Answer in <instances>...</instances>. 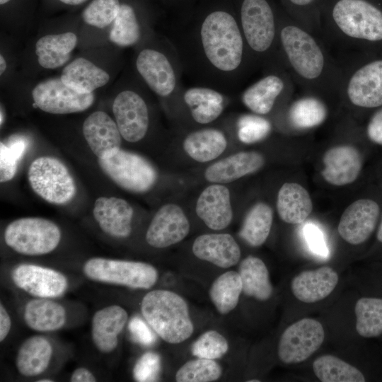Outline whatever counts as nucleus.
I'll use <instances>...</instances> for the list:
<instances>
[{
	"label": "nucleus",
	"mask_w": 382,
	"mask_h": 382,
	"mask_svg": "<svg viewBox=\"0 0 382 382\" xmlns=\"http://www.w3.org/2000/svg\"><path fill=\"white\" fill-rule=\"evenodd\" d=\"M323 179L330 185L342 186L358 178L362 168L360 151L352 145H340L329 149L323 157Z\"/></svg>",
	"instance_id": "nucleus-21"
},
{
	"label": "nucleus",
	"mask_w": 382,
	"mask_h": 382,
	"mask_svg": "<svg viewBox=\"0 0 382 382\" xmlns=\"http://www.w3.org/2000/svg\"><path fill=\"white\" fill-rule=\"evenodd\" d=\"M277 209L283 221L291 224H301L312 212V200L308 191L301 185L286 183L278 192Z\"/></svg>",
	"instance_id": "nucleus-29"
},
{
	"label": "nucleus",
	"mask_w": 382,
	"mask_h": 382,
	"mask_svg": "<svg viewBox=\"0 0 382 382\" xmlns=\"http://www.w3.org/2000/svg\"><path fill=\"white\" fill-rule=\"evenodd\" d=\"M61 240V231L50 220L25 217L11 222L4 231L6 245L25 255H40L54 250Z\"/></svg>",
	"instance_id": "nucleus-7"
},
{
	"label": "nucleus",
	"mask_w": 382,
	"mask_h": 382,
	"mask_svg": "<svg viewBox=\"0 0 382 382\" xmlns=\"http://www.w3.org/2000/svg\"><path fill=\"white\" fill-rule=\"evenodd\" d=\"M60 2L69 6H77L84 3L86 0H58Z\"/></svg>",
	"instance_id": "nucleus-53"
},
{
	"label": "nucleus",
	"mask_w": 382,
	"mask_h": 382,
	"mask_svg": "<svg viewBox=\"0 0 382 382\" xmlns=\"http://www.w3.org/2000/svg\"><path fill=\"white\" fill-rule=\"evenodd\" d=\"M7 67L6 61L2 54H0V74L2 75Z\"/></svg>",
	"instance_id": "nucleus-54"
},
{
	"label": "nucleus",
	"mask_w": 382,
	"mask_h": 382,
	"mask_svg": "<svg viewBox=\"0 0 382 382\" xmlns=\"http://www.w3.org/2000/svg\"><path fill=\"white\" fill-rule=\"evenodd\" d=\"M11 277L21 289L38 298H57L66 290V277L60 272L33 264L16 267Z\"/></svg>",
	"instance_id": "nucleus-17"
},
{
	"label": "nucleus",
	"mask_w": 382,
	"mask_h": 382,
	"mask_svg": "<svg viewBox=\"0 0 382 382\" xmlns=\"http://www.w3.org/2000/svg\"><path fill=\"white\" fill-rule=\"evenodd\" d=\"M23 318L26 325L32 330L50 332L63 327L66 315L61 304L49 299L39 298L27 303Z\"/></svg>",
	"instance_id": "nucleus-32"
},
{
	"label": "nucleus",
	"mask_w": 382,
	"mask_h": 382,
	"mask_svg": "<svg viewBox=\"0 0 382 382\" xmlns=\"http://www.w3.org/2000/svg\"><path fill=\"white\" fill-rule=\"evenodd\" d=\"M236 125L239 141L248 144L264 140L272 127L267 118L255 113L241 115L238 117Z\"/></svg>",
	"instance_id": "nucleus-43"
},
{
	"label": "nucleus",
	"mask_w": 382,
	"mask_h": 382,
	"mask_svg": "<svg viewBox=\"0 0 382 382\" xmlns=\"http://www.w3.org/2000/svg\"><path fill=\"white\" fill-rule=\"evenodd\" d=\"M289 124L297 129H308L321 125L327 118L328 108L322 98L310 93L294 100L288 110Z\"/></svg>",
	"instance_id": "nucleus-35"
},
{
	"label": "nucleus",
	"mask_w": 382,
	"mask_h": 382,
	"mask_svg": "<svg viewBox=\"0 0 382 382\" xmlns=\"http://www.w3.org/2000/svg\"><path fill=\"white\" fill-rule=\"evenodd\" d=\"M112 112L125 140L135 143L145 137L150 114L146 100L139 91L127 88L117 93L112 103Z\"/></svg>",
	"instance_id": "nucleus-15"
},
{
	"label": "nucleus",
	"mask_w": 382,
	"mask_h": 382,
	"mask_svg": "<svg viewBox=\"0 0 382 382\" xmlns=\"http://www.w3.org/2000/svg\"><path fill=\"white\" fill-rule=\"evenodd\" d=\"M190 228V222L181 207L175 204H166L152 219L146 233V241L154 248H166L183 240L189 233Z\"/></svg>",
	"instance_id": "nucleus-19"
},
{
	"label": "nucleus",
	"mask_w": 382,
	"mask_h": 382,
	"mask_svg": "<svg viewBox=\"0 0 382 382\" xmlns=\"http://www.w3.org/2000/svg\"><path fill=\"white\" fill-rule=\"evenodd\" d=\"M82 132L90 149L99 159L111 158L121 149L122 136L118 127L103 111H95L88 116Z\"/></svg>",
	"instance_id": "nucleus-20"
},
{
	"label": "nucleus",
	"mask_w": 382,
	"mask_h": 382,
	"mask_svg": "<svg viewBox=\"0 0 382 382\" xmlns=\"http://www.w3.org/2000/svg\"><path fill=\"white\" fill-rule=\"evenodd\" d=\"M127 311L118 305H112L96 312L92 319L91 335L96 348L110 353L117 347L118 336L127 323Z\"/></svg>",
	"instance_id": "nucleus-27"
},
{
	"label": "nucleus",
	"mask_w": 382,
	"mask_h": 382,
	"mask_svg": "<svg viewBox=\"0 0 382 382\" xmlns=\"http://www.w3.org/2000/svg\"><path fill=\"white\" fill-rule=\"evenodd\" d=\"M228 350L226 338L216 330H209L201 335L192 345V355L203 359H216Z\"/></svg>",
	"instance_id": "nucleus-46"
},
{
	"label": "nucleus",
	"mask_w": 382,
	"mask_h": 382,
	"mask_svg": "<svg viewBox=\"0 0 382 382\" xmlns=\"http://www.w3.org/2000/svg\"><path fill=\"white\" fill-rule=\"evenodd\" d=\"M135 68L146 86L163 100L170 101L183 86L182 65L169 38L143 46L137 52Z\"/></svg>",
	"instance_id": "nucleus-6"
},
{
	"label": "nucleus",
	"mask_w": 382,
	"mask_h": 382,
	"mask_svg": "<svg viewBox=\"0 0 382 382\" xmlns=\"http://www.w3.org/2000/svg\"><path fill=\"white\" fill-rule=\"evenodd\" d=\"M37 381L38 382H52L53 380H50V379H48V378H44V379L38 380Z\"/></svg>",
	"instance_id": "nucleus-56"
},
{
	"label": "nucleus",
	"mask_w": 382,
	"mask_h": 382,
	"mask_svg": "<svg viewBox=\"0 0 382 382\" xmlns=\"http://www.w3.org/2000/svg\"><path fill=\"white\" fill-rule=\"evenodd\" d=\"M315 375L322 382H364L363 374L356 367L330 354L318 357L313 364Z\"/></svg>",
	"instance_id": "nucleus-39"
},
{
	"label": "nucleus",
	"mask_w": 382,
	"mask_h": 382,
	"mask_svg": "<svg viewBox=\"0 0 382 382\" xmlns=\"http://www.w3.org/2000/svg\"><path fill=\"white\" fill-rule=\"evenodd\" d=\"M147 324L141 318L134 317L129 322V329L134 340L149 346L155 342L156 336Z\"/></svg>",
	"instance_id": "nucleus-49"
},
{
	"label": "nucleus",
	"mask_w": 382,
	"mask_h": 382,
	"mask_svg": "<svg viewBox=\"0 0 382 382\" xmlns=\"http://www.w3.org/2000/svg\"><path fill=\"white\" fill-rule=\"evenodd\" d=\"M93 214L102 231L109 236L123 238L130 235L134 210L126 200L115 197H98Z\"/></svg>",
	"instance_id": "nucleus-22"
},
{
	"label": "nucleus",
	"mask_w": 382,
	"mask_h": 382,
	"mask_svg": "<svg viewBox=\"0 0 382 382\" xmlns=\"http://www.w3.org/2000/svg\"><path fill=\"white\" fill-rule=\"evenodd\" d=\"M11 326V318L2 303L0 305V341L7 337Z\"/></svg>",
	"instance_id": "nucleus-51"
},
{
	"label": "nucleus",
	"mask_w": 382,
	"mask_h": 382,
	"mask_svg": "<svg viewBox=\"0 0 382 382\" xmlns=\"http://www.w3.org/2000/svg\"><path fill=\"white\" fill-rule=\"evenodd\" d=\"M35 105L51 114L83 112L94 102L93 93H83L64 83L60 77L37 83L32 91Z\"/></svg>",
	"instance_id": "nucleus-13"
},
{
	"label": "nucleus",
	"mask_w": 382,
	"mask_h": 382,
	"mask_svg": "<svg viewBox=\"0 0 382 382\" xmlns=\"http://www.w3.org/2000/svg\"><path fill=\"white\" fill-rule=\"evenodd\" d=\"M356 330L364 337H375L382 334V299L364 297L354 307Z\"/></svg>",
	"instance_id": "nucleus-40"
},
{
	"label": "nucleus",
	"mask_w": 382,
	"mask_h": 382,
	"mask_svg": "<svg viewBox=\"0 0 382 382\" xmlns=\"http://www.w3.org/2000/svg\"><path fill=\"white\" fill-rule=\"evenodd\" d=\"M242 291V282L238 272L228 271L214 281L209 294L217 311L225 315L236 307Z\"/></svg>",
	"instance_id": "nucleus-38"
},
{
	"label": "nucleus",
	"mask_w": 382,
	"mask_h": 382,
	"mask_svg": "<svg viewBox=\"0 0 382 382\" xmlns=\"http://www.w3.org/2000/svg\"><path fill=\"white\" fill-rule=\"evenodd\" d=\"M324 337V329L320 322L303 318L289 325L281 335L279 358L287 364L302 362L319 349Z\"/></svg>",
	"instance_id": "nucleus-14"
},
{
	"label": "nucleus",
	"mask_w": 382,
	"mask_h": 382,
	"mask_svg": "<svg viewBox=\"0 0 382 382\" xmlns=\"http://www.w3.org/2000/svg\"><path fill=\"white\" fill-rule=\"evenodd\" d=\"M169 40L183 75L195 85L230 94L255 69L238 18L228 10L207 12L187 28L173 31Z\"/></svg>",
	"instance_id": "nucleus-1"
},
{
	"label": "nucleus",
	"mask_w": 382,
	"mask_h": 382,
	"mask_svg": "<svg viewBox=\"0 0 382 382\" xmlns=\"http://www.w3.org/2000/svg\"><path fill=\"white\" fill-rule=\"evenodd\" d=\"M28 144L25 139H11L7 144L0 143V181L11 180L15 175L18 161L24 154Z\"/></svg>",
	"instance_id": "nucleus-45"
},
{
	"label": "nucleus",
	"mask_w": 382,
	"mask_h": 382,
	"mask_svg": "<svg viewBox=\"0 0 382 382\" xmlns=\"http://www.w3.org/2000/svg\"><path fill=\"white\" fill-rule=\"evenodd\" d=\"M292 89L289 74L281 62L264 68V74L241 93L243 104L253 113L268 115L278 100Z\"/></svg>",
	"instance_id": "nucleus-12"
},
{
	"label": "nucleus",
	"mask_w": 382,
	"mask_h": 382,
	"mask_svg": "<svg viewBox=\"0 0 382 382\" xmlns=\"http://www.w3.org/2000/svg\"><path fill=\"white\" fill-rule=\"evenodd\" d=\"M71 382H94L96 377L88 369L84 367L76 369L71 374Z\"/></svg>",
	"instance_id": "nucleus-52"
},
{
	"label": "nucleus",
	"mask_w": 382,
	"mask_h": 382,
	"mask_svg": "<svg viewBox=\"0 0 382 382\" xmlns=\"http://www.w3.org/2000/svg\"><path fill=\"white\" fill-rule=\"evenodd\" d=\"M60 79L66 85L81 92L93 93L108 83L110 75L90 60L79 57L64 68Z\"/></svg>",
	"instance_id": "nucleus-31"
},
{
	"label": "nucleus",
	"mask_w": 382,
	"mask_h": 382,
	"mask_svg": "<svg viewBox=\"0 0 382 382\" xmlns=\"http://www.w3.org/2000/svg\"><path fill=\"white\" fill-rule=\"evenodd\" d=\"M376 238L379 242L382 243V216L376 233Z\"/></svg>",
	"instance_id": "nucleus-55"
},
{
	"label": "nucleus",
	"mask_w": 382,
	"mask_h": 382,
	"mask_svg": "<svg viewBox=\"0 0 382 382\" xmlns=\"http://www.w3.org/2000/svg\"><path fill=\"white\" fill-rule=\"evenodd\" d=\"M11 0H0V4L1 5H4V4H6V3H8Z\"/></svg>",
	"instance_id": "nucleus-57"
},
{
	"label": "nucleus",
	"mask_w": 382,
	"mask_h": 382,
	"mask_svg": "<svg viewBox=\"0 0 382 382\" xmlns=\"http://www.w3.org/2000/svg\"><path fill=\"white\" fill-rule=\"evenodd\" d=\"M230 99L229 94L216 89L195 85L180 87L173 103H180L196 124L205 125L216 120L223 113Z\"/></svg>",
	"instance_id": "nucleus-16"
},
{
	"label": "nucleus",
	"mask_w": 382,
	"mask_h": 382,
	"mask_svg": "<svg viewBox=\"0 0 382 382\" xmlns=\"http://www.w3.org/2000/svg\"><path fill=\"white\" fill-rule=\"evenodd\" d=\"M192 252L197 258L221 268L237 264L241 254L238 244L228 233H207L198 236L193 243Z\"/></svg>",
	"instance_id": "nucleus-25"
},
{
	"label": "nucleus",
	"mask_w": 382,
	"mask_h": 382,
	"mask_svg": "<svg viewBox=\"0 0 382 382\" xmlns=\"http://www.w3.org/2000/svg\"><path fill=\"white\" fill-rule=\"evenodd\" d=\"M143 35L144 30L134 8L129 4H121L112 23L110 40L121 47H130L139 44Z\"/></svg>",
	"instance_id": "nucleus-37"
},
{
	"label": "nucleus",
	"mask_w": 382,
	"mask_h": 382,
	"mask_svg": "<svg viewBox=\"0 0 382 382\" xmlns=\"http://www.w3.org/2000/svg\"><path fill=\"white\" fill-rule=\"evenodd\" d=\"M52 354V345L45 337L40 335L30 337L18 349L16 368L24 376L40 375L47 369Z\"/></svg>",
	"instance_id": "nucleus-33"
},
{
	"label": "nucleus",
	"mask_w": 382,
	"mask_h": 382,
	"mask_svg": "<svg viewBox=\"0 0 382 382\" xmlns=\"http://www.w3.org/2000/svg\"><path fill=\"white\" fill-rule=\"evenodd\" d=\"M265 162L259 152L241 151L211 164L204 171V178L213 183H228L259 170Z\"/></svg>",
	"instance_id": "nucleus-24"
},
{
	"label": "nucleus",
	"mask_w": 382,
	"mask_h": 382,
	"mask_svg": "<svg viewBox=\"0 0 382 382\" xmlns=\"http://www.w3.org/2000/svg\"><path fill=\"white\" fill-rule=\"evenodd\" d=\"M279 11L270 0H241L237 18L255 69L279 62Z\"/></svg>",
	"instance_id": "nucleus-4"
},
{
	"label": "nucleus",
	"mask_w": 382,
	"mask_h": 382,
	"mask_svg": "<svg viewBox=\"0 0 382 382\" xmlns=\"http://www.w3.org/2000/svg\"><path fill=\"white\" fill-rule=\"evenodd\" d=\"M221 368L214 359L198 358L184 364L175 374L178 382H210L221 376Z\"/></svg>",
	"instance_id": "nucleus-41"
},
{
	"label": "nucleus",
	"mask_w": 382,
	"mask_h": 382,
	"mask_svg": "<svg viewBox=\"0 0 382 382\" xmlns=\"http://www.w3.org/2000/svg\"><path fill=\"white\" fill-rule=\"evenodd\" d=\"M278 55L289 74L303 89L340 90L342 71L316 35L279 11Z\"/></svg>",
	"instance_id": "nucleus-2"
},
{
	"label": "nucleus",
	"mask_w": 382,
	"mask_h": 382,
	"mask_svg": "<svg viewBox=\"0 0 382 382\" xmlns=\"http://www.w3.org/2000/svg\"><path fill=\"white\" fill-rule=\"evenodd\" d=\"M33 190L49 203L62 205L75 196V182L66 167L57 158L42 156L35 159L28 172Z\"/></svg>",
	"instance_id": "nucleus-9"
},
{
	"label": "nucleus",
	"mask_w": 382,
	"mask_h": 382,
	"mask_svg": "<svg viewBox=\"0 0 382 382\" xmlns=\"http://www.w3.org/2000/svg\"><path fill=\"white\" fill-rule=\"evenodd\" d=\"M338 274L330 267L303 271L291 281L294 296L304 303H314L327 297L338 283Z\"/></svg>",
	"instance_id": "nucleus-26"
},
{
	"label": "nucleus",
	"mask_w": 382,
	"mask_h": 382,
	"mask_svg": "<svg viewBox=\"0 0 382 382\" xmlns=\"http://www.w3.org/2000/svg\"><path fill=\"white\" fill-rule=\"evenodd\" d=\"M195 211L209 228L224 229L233 218L229 190L219 183L207 187L197 199Z\"/></svg>",
	"instance_id": "nucleus-23"
},
{
	"label": "nucleus",
	"mask_w": 382,
	"mask_h": 382,
	"mask_svg": "<svg viewBox=\"0 0 382 382\" xmlns=\"http://www.w3.org/2000/svg\"><path fill=\"white\" fill-rule=\"evenodd\" d=\"M366 135L372 142L382 145V108L376 111L366 127Z\"/></svg>",
	"instance_id": "nucleus-50"
},
{
	"label": "nucleus",
	"mask_w": 382,
	"mask_h": 382,
	"mask_svg": "<svg viewBox=\"0 0 382 382\" xmlns=\"http://www.w3.org/2000/svg\"><path fill=\"white\" fill-rule=\"evenodd\" d=\"M120 6V0H93L83 11L81 17L86 24L104 28L113 23Z\"/></svg>",
	"instance_id": "nucleus-44"
},
{
	"label": "nucleus",
	"mask_w": 382,
	"mask_h": 382,
	"mask_svg": "<svg viewBox=\"0 0 382 382\" xmlns=\"http://www.w3.org/2000/svg\"><path fill=\"white\" fill-rule=\"evenodd\" d=\"M324 1L283 0L284 10L311 32L319 33L320 9Z\"/></svg>",
	"instance_id": "nucleus-42"
},
{
	"label": "nucleus",
	"mask_w": 382,
	"mask_h": 382,
	"mask_svg": "<svg viewBox=\"0 0 382 382\" xmlns=\"http://www.w3.org/2000/svg\"><path fill=\"white\" fill-rule=\"evenodd\" d=\"M161 369L160 356L153 352L144 354L137 361L133 369V376L137 381H156Z\"/></svg>",
	"instance_id": "nucleus-47"
},
{
	"label": "nucleus",
	"mask_w": 382,
	"mask_h": 382,
	"mask_svg": "<svg viewBox=\"0 0 382 382\" xmlns=\"http://www.w3.org/2000/svg\"><path fill=\"white\" fill-rule=\"evenodd\" d=\"M303 234L312 252L322 257L328 256V250L325 241L318 227L312 224H306L303 228Z\"/></svg>",
	"instance_id": "nucleus-48"
},
{
	"label": "nucleus",
	"mask_w": 382,
	"mask_h": 382,
	"mask_svg": "<svg viewBox=\"0 0 382 382\" xmlns=\"http://www.w3.org/2000/svg\"><path fill=\"white\" fill-rule=\"evenodd\" d=\"M248 381H249V382H259L260 380H254V379H253V380H249Z\"/></svg>",
	"instance_id": "nucleus-59"
},
{
	"label": "nucleus",
	"mask_w": 382,
	"mask_h": 382,
	"mask_svg": "<svg viewBox=\"0 0 382 382\" xmlns=\"http://www.w3.org/2000/svg\"><path fill=\"white\" fill-rule=\"evenodd\" d=\"M380 216L378 204L371 199H360L342 213L337 231L341 238L352 245L365 242L375 230Z\"/></svg>",
	"instance_id": "nucleus-18"
},
{
	"label": "nucleus",
	"mask_w": 382,
	"mask_h": 382,
	"mask_svg": "<svg viewBox=\"0 0 382 382\" xmlns=\"http://www.w3.org/2000/svg\"><path fill=\"white\" fill-rule=\"evenodd\" d=\"M319 33L347 48L354 42L382 41V11L368 0H325Z\"/></svg>",
	"instance_id": "nucleus-3"
},
{
	"label": "nucleus",
	"mask_w": 382,
	"mask_h": 382,
	"mask_svg": "<svg viewBox=\"0 0 382 382\" xmlns=\"http://www.w3.org/2000/svg\"><path fill=\"white\" fill-rule=\"evenodd\" d=\"M272 221L271 207L264 202H258L246 214L239 236L249 245L260 246L269 236Z\"/></svg>",
	"instance_id": "nucleus-36"
},
{
	"label": "nucleus",
	"mask_w": 382,
	"mask_h": 382,
	"mask_svg": "<svg viewBox=\"0 0 382 382\" xmlns=\"http://www.w3.org/2000/svg\"><path fill=\"white\" fill-rule=\"evenodd\" d=\"M98 164L116 185L131 192H146L157 181V172L149 161L122 149L111 158H98Z\"/></svg>",
	"instance_id": "nucleus-10"
},
{
	"label": "nucleus",
	"mask_w": 382,
	"mask_h": 382,
	"mask_svg": "<svg viewBox=\"0 0 382 382\" xmlns=\"http://www.w3.org/2000/svg\"><path fill=\"white\" fill-rule=\"evenodd\" d=\"M238 272L245 295L259 301H266L271 297L272 286L269 272L261 259L248 256L240 263Z\"/></svg>",
	"instance_id": "nucleus-34"
},
{
	"label": "nucleus",
	"mask_w": 382,
	"mask_h": 382,
	"mask_svg": "<svg viewBox=\"0 0 382 382\" xmlns=\"http://www.w3.org/2000/svg\"><path fill=\"white\" fill-rule=\"evenodd\" d=\"M83 271L90 279L132 289H150L158 279L157 270L142 262L93 257L85 262Z\"/></svg>",
	"instance_id": "nucleus-8"
},
{
	"label": "nucleus",
	"mask_w": 382,
	"mask_h": 382,
	"mask_svg": "<svg viewBox=\"0 0 382 382\" xmlns=\"http://www.w3.org/2000/svg\"><path fill=\"white\" fill-rule=\"evenodd\" d=\"M77 42V36L72 32L41 37L35 44V54L38 64L48 69L63 66L69 60Z\"/></svg>",
	"instance_id": "nucleus-30"
},
{
	"label": "nucleus",
	"mask_w": 382,
	"mask_h": 382,
	"mask_svg": "<svg viewBox=\"0 0 382 382\" xmlns=\"http://www.w3.org/2000/svg\"><path fill=\"white\" fill-rule=\"evenodd\" d=\"M141 311L151 328L168 343H180L193 333L189 307L175 292L164 289L149 291L141 300Z\"/></svg>",
	"instance_id": "nucleus-5"
},
{
	"label": "nucleus",
	"mask_w": 382,
	"mask_h": 382,
	"mask_svg": "<svg viewBox=\"0 0 382 382\" xmlns=\"http://www.w3.org/2000/svg\"><path fill=\"white\" fill-rule=\"evenodd\" d=\"M342 68L340 90L348 102L357 108L382 106V59H376L353 70Z\"/></svg>",
	"instance_id": "nucleus-11"
},
{
	"label": "nucleus",
	"mask_w": 382,
	"mask_h": 382,
	"mask_svg": "<svg viewBox=\"0 0 382 382\" xmlns=\"http://www.w3.org/2000/svg\"><path fill=\"white\" fill-rule=\"evenodd\" d=\"M227 144L224 132L217 128L206 127L187 134L183 139V147L192 159L204 163L219 156Z\"/></svg>",
	"instance_id": "nucleus-28"
},
{
	"label": "nucleus",
	"mask_w": 382,
	"mask_h": 382,
	"mask_svg": "<svg viewBox=\"0 0 382 382\" xmlns=\"http://www.w3.org/2000/svg\"><path fill=\"white\" fill-rule=\"evenodd\" d=\"M3 115H2V110H1V120H0V123H1V125H2V122H3Z\"/></svg>",
	"instance_id": "nucleus-58"
}]
</instances>
